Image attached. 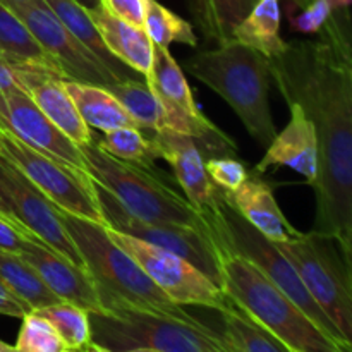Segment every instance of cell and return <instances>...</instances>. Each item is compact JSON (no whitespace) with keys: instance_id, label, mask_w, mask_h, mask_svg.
Returning <instances> with one entry per match:
<instances>
[{"instance_id":"ffe728a7","label":"cell","mask_w":352,"mask_h":352,"mask_svg":"<svg viewBox=\"0 0 352 352\" xmlns=\"http://www.w3.org/2000/svg\"><path fill=\"white\" fill-rule=\"evenodd\" d=\"M28 95L40 107L41 112L78 146H86L95 140L91 127L82 120L64 86V78L45 74L28 86Z\"/></svg>"},{"instance_id":"5b68a950","label":"cell","mask_w":352,"mask_h":352,"mask_svg":"<svg viewBox=\"0 0 352 352\" xmlns=\"http://www.w3.org/2000/svg\"><path fill=\"white\" fill-rule=\"evenodd\" d=\"M91 351L227 352L222 332L196 318L182 320L129 306L89 313Z\"/></svg>"},{"instance_id":"836d02e7","label":"cell","mask_w":352,"mask_h":352,"mask_svg":"<svg viewBox=\"0 0 352 352\" xmlns=\"http://www.w3.org/2000/svg\"><path fill=\"white\" fill-rule=\"evenodd\" d=\"M54 74L65 79V74L58 67L34 62H23L0 54V93L23 89L28 93V86L40 76Z\"/></svg>"},{"instance_id":"484cf974","label":"cell","mask_w":352,"mask_h":352,"mask_svg":"<svg viewBox=\"0 0 352 352\" xmlns=\"http://www.w3.org/2000/svg\"><path fill=\"white\" fill-rule=\"evenodd\" d=\"M254 3L256 0H189V10L203 38L219 45L232 38L236 24Z\"/></svg>"},{"instance_id":"74e56055","label":"cell","mask_w":352,"mask_h":352,"mask_svg":"<svg viewBox=\"0 0 352 352\" xmlns=\"http://www.w3.org/2000/svg\"><path fill=\"white\" fill-rule=\"evenodd\" d=\"M31 232L23 226L10 222L6 217H0V250L17 253L26 248Z\"/></svg>"},{"instance_id":"ab89813d","label":"cell","mask_w":352,"mask_h":352,"mask_svg":"<svg viewBox=\"0 0 352 352\" xmlns=\"http://www.w3.org/2000/svg\"><path fill=\"white\" fill-rule=\"evenodd\" d=\"M0 217H6V219L10 220V222H14V223H17V226H21V223L17 222L16 215H14L12 208H10L9 199H7L6 195H3L2 188H0ZM23 227H24V226H23ZM24 229H26V227H24Z\"/></svg>"},{"instance_id":"8fae6325","label":"cell","mask_w":352,"mask_h":352,"mask_svg":"<svg viewBox=\"0 0 352 352\" xmlns=\"http://www.w3.org/2000/svg\"><path fill=\"white\" fill-rule=\"evenodd\" d=\"M109 236L129 253L148 277L179 306H205L222 311L227 294L192 263L172 251L107 227Z\"/></svg>"},{"instance_id":"7bdbcfd3","label":"cell","mask_w":352,"mask_h":352,"mask_svg":"<svg viewBox=\"0 0 352 352\" xmlns=\"http://www.w3.org/2000/svg\"><path fill=\"white\" fill-rule=\"evenodd\" d=\"M292 2H294V6L298 7V9H302V7L308 6V3L311 2V0H292Z\"/></svg>"},{"instance_id":"ac0fdd59","label":"cell","mask_w":352,"mask_h":352,"mask_svg":"<svg viewBox=\"0 0 352 352\" xmlns=\"http://www.w3.org/2000/svg\"><path fill=\"white\" fill-rule=\"evenodd\" d=\"M222 198L258 232L274 243H284L301 234L291 226L275 199L274 188L261 175H250L236 191L222 192Z\"/></svg>"},{"instance_id":"d590c367","label":"cell","mask_w":352,"mask_h":352,"mask_svg":"<svg viewBox=\"0 0 352 352\" xmlns=\"http://www.w3.org/2000/svg\"><path fill=\"white\" fill-rule=\"evenodd\" d=\"M206 172L222 192H232L250 177L248 167L236 157H212L205 160Z\"/></svg>"},{"instance_id":"e0dca14e","label":"cell","mask_w":352,"mask_h":352,"mask_svg":"<svg viewBox=\"0 0 352 352\" xmlns=\"http://www.w3.org/2000/svg\"><path fill=\"white\" fill-rule=\"evenodd\" d=\"M291 119L282 133L275 134L267 146L260 164L254 167V175L280 167H289L301 174L309 186L315 182L318 174V141L315 126L306 117L298 103H289Z\"/></svg>"},{"instance_id":"ee69618b","label":"cell","mask_w":352,"mask_h":352,"mask_svg":"<svg viewBox=\"0 0 352 352\" xmlns=\"http://www.w3.org/2000/svg\"><path fill=\"white\" fill-rule=\"evenodd\" d=\"M12 2H19V3H28V2H33V0H12Z\"/></svg>"},{"instance_id":"1f68e13d","label":"cell","mask_w":352,"mask_h":352,"mask_svg":"<svg viewBox=\"0 0 352 352\" xmlns=\"http://www.w3.org/2000/svg\"><path fill=\"white\" fill-rule=\"evenodd\" d=\"M95 143L112 157L131 162V164L143 165V167H153V162L157 158L151 140L144 136L140 127L136 126L105 131L102 140H95Z\"/></svg>"},{"instance_id":"4fadbf2b","label":"cell","mask_w":352,"mask_h":352,"mask_svg":"<svg viewBox=\"0 0 352 352\" xmlns=\"http://www.w3.org/2000/svg\"><path fill=\"white\" fill-rule=\"evenodd\" d=\"M0 188L21 226L69 261L85 268L81 253L65 229L60 210L3 157H0Z\"/></svg>"},{"instance_id":"9c48e42d","label":"cell","mask_w":352,"mask_h":352,"mask_svg":"<svg viewBox=\"0 0 352 352\" xmlns=\"http://www.w3.org/2000/svg\"><path fill=\"white\" fill-rule=\"evenodd\" d=\"M0 157L9 160L60 212L107 227L95 181L60 160L47 157L0 131Z\"/></svg>"},{"instance_id":"52a82bcc","label":"cell","mask_w":352,"mask_h":352,"mask_svg":"<svg viewBox=\"0 0 352 352\" xmlns=\"http://www.w3.org/2000/svg\"><path fill=\"white\" fill-rule=\"evenodd\" d=\"M205 217L223 250L241 254L251 263L256 265L292 302H296L316 323V327L323 333H327L342 349V352L352 351V344L344 340L336 325L330 322L325 311L320 308L318 302L309 294L305 282L299 277L298 270L278 250L277 244L265 237L261 232H258L248 220H244L222 198V192H220V201L217 208L206 213Z\"/></svg>"},{"instance_id":"44dd1931","label":"cell","mask_w":352,"mask_h":352,"mask_svg":"<svg viewBox=\"0 0 352 352\" xmlns=\"http://www.w3.org/2000/svg\"><path fill=\"white\" fill-rule=\"evenodd\" d=\"M64 86L78 112L81 113L82 120L91 129L105 133L117 127L136 126L133 117L126 112L119 100L105 86L71 81V79H64Z\"/></svg>"},{"instance_id":"7a4b0ae2","label":"cell","mask_w":352,"mask_h":352,"mask_svg":"<svg viewBox=\"0 0 352 352\" xmlns=\"http://www.w3.org/2000/svg\"><path fill=\"white\" fill-rule=\"evenodd\" d=\"M184 67L226 100L256 143L270 144L277 127L268 100L270 67L263 54L230 38L212 50L196 52L186 58Z\"/></svg>"},{"instance_id":"9a60e30c","label":"cell","mask_w":352,"mask_h":352,"mask_svg":"<svg viewBox=\"0 0 352 352\" xmlns=\"http://www.w3.org/2000/svg\"><path fill=\"white\" fill-rule=\"evenodd\" d=\"M157 158H164L174 170L186 199L203 215L213 212L220 201V189L210 179L205 155L196 141L184 134L162 129L150 138Z\"/></svg>"},{"instance_id":"603a6c76","label":"cell","mask_w":352,"mask_h":352,"mask_svg":"<svg viewBox=\"0 0 352 352\" xmlns=\"http://www.w3.org/2000/svg\"><path fill=\"white\" fill-rule=\"evenodd\" d=\"M280 19L278 0H256L253 9L236 24L232 38L272 58L284 52L287 45L280 36Z\"/></svg>"},{"instance_id":"b9f144b4","label":"cell","mask_w":352,"mask_h":352,"mask_svg":"<svg viewBox=\"0 0 352 352\" xmlns=\"http://www.w3.org/2000/svg\"><path fill=\"white\" fill-rule=\"evenodd\" d=\"M9 351H14V346H10V344H6L0 340V352H9Z\"/></svg>"},{"instance_id":"60d3db41","label":"cell","mask_w":352,"mask_h":352,"mask_svg":"<svg viewBox=\"0 0 352 352\" xmlns=\"http://www.w3.org/2000/svg\"><path fill=\"white\" fill-rule=\"evenodd\" d=\"M78 2L81 3L82 7H86V9H88V10L95 9V7L100 6V0H78Z\"/></svg>"},{"instance_id":"d6a6232c","label":"cell","mask_w":352,"mask_h":352,"mask_svg":"<svg viewBox=\"0 0 352 352\" xmlns=\"http://www.w3.org/2000/svg\"><path fill=\"white\" fill-rule=\"evenodd\" d=\"M14 351L21 352H65L64 342L60 340L54 327L34 311L28 313L23 318Z\"/></svg>"},{"instance_id":"e575fe53","label":"cell","mask_w":352,"mask_h":352,"mask_svg":"<svg viewBox=\"0 0 352 352\" xmlns=\"http://www.w3.org/2000/svg\"><path fill=\"white\" fill-rule=\"evenodd\" d=\"M349 2L351 0H311L299 14H289L291 28L301 34H316L325 26L336 9L349 6Z\"/></svg>"},{"instance_id":"30bf717a","label":"cell","mask_w":352,"mask_h":352,"mask_svg":"<svg viewBox=\"0 0 352 352\" xmlns=\"http://www.w3.org/2000/svg\"><path fill=\"white\" fill-rule=\"evenodd\" d=\"M95 186L100 206H102V212L107 220V227L179 254L222 289L223 250L212 229L144 222L127 212L109 191L100 188L96 182Z\"/></svg>"},{"instance_id":"f1b7e54d","label":"cell","mask_w":352,"mask_h":352,"mask_svg":"<svg viewBox=\"0 0 352 352\" xmlns=\"http://www.w3.org/2000/svg\"><path fill=\"white\" fill-rule=\"evenodd\" d=\"M0 54L16 60L58 67L57 62L41 48L21 17L2 0H0Z\"/></svg>"},{"instance_id":"cb8c5ba5","label":"cell","mask_w":352,"mask_h":352,"mask_svg":"<svg viewBox=\"0 0 352 352\" xmlns=\"http://www.w3.org/2000/svg\"><path fill=\"white\" fill-rule=\"evenodd\" d=\"M144 78L164 105L175 107V109L182 110L189 116H205L196 103L195 96H192L181 65L177 64L174 55L168 52V47L155 45L151 71Z\"/></svg>"},{"instance_id":"f546056e","label":"cell","mask_w":352,"mask_h":352,"mask_svg":"<svg viewBox=\"0 0 352 352\" xmlns=\"http://www.w3.org/2000/svg\"><path fill=\"white\" fill-rule=\"evenodd\" d=\"M34 313L43 316L54 327L64 342L65 351H91L89 311L85 308L67 301H58L34 309Z\"/></svg>"},{"instance_id":"4316f807","label":"cell","mask_w":352,"mask_h":352,"mask_svg":"<svg viewBox=\"0 0 352 352\" xmlns=\"http://www.w3.org/2000/svg\"><path fill=\"white\" fill-rule=\"evenodd\" d=\"M133 117L140 129H150L153 133L165 129V110L157 93L151 89L146 79L136 78L120 79L105 86Z\"/></svg>"},{"instance_id":"2e32d148","label":"cell","mask_w":352,"mask_h":352,"mask_svg":"<svg viewBox=\"0 0 352 352\" xmlns=\"http://www.w3.org/2000/svg\"><path fill=\"white\" fill-rule=\"evenodd\" d=\"M21 256L36 270L41 280L60 301L72 302L86 311H102L95 282L88 270L78 267L31 234Z\"/></svg>"},{"instance_id":"5bb4252c","label":"cell","mask_w":352,"mask_h":352,"mask_svg":"<svg viewBox=\"0 0 352 352\" xmlns=\"http://www.w3.org/2000/svg\"><path fill=\"white\" fill-rule=\"evenodd\" d=\"M0 131L47 157L88 172L81 146L69 140L23 89L0 93Z\"/></svg>"},{"instance_id":"3957f363","label":"cell","mask_w":352,"mask_h":352,"mask_svg":"<svg viewBox=\"0 0 352 352\" xmlns=\"http://www.w3.org/2000/svg\"><path fill=\"white\" fill-rule=\"evenodd\" d=\"M62 213V220L81 253L85 268L91 275L102 308L129 306L182 320H192L184 308L175 305L107 232L105 226L88 219Z\"/></svg>"},{"instance_id":"4dcf8cb0","label":"cell","mask_w":352,"mask_h":352,"mask_svg":"<svg viewBox=\"0 0 352 352\" xmlns=\"http://www.w3.org/2000/svg\"><path fill=\"white\" fill-rule=\"evenodd\" d=\"M144 30L153 45L168 47L170 43H182L192 48L198 47V34L195 33L192 24L162 6L158 0H148Z\"/></svg>"},{"instance_id":"6da1fadb","label":"cell","mask_w":352,"mask_h":352,"mask_svg":"<svg viewBox=\"0 0 352 352\" xmlns=\"http://www.w3.org/2000/svg\"><path fill=\"white\" fill-rule=\"evenodd\" d=\"M316 40L287 41L268 58L270 78L315 126L318 174L311 184L313 229L336 237L352 256V45L349 6L339 7Z\"/></svg>"},{"instance_id":"d6986e66","label":"cell","mask_w":352,"mask_h":352,"mask_svg":"<svg viewBox=\"0 0 352 352\" xmlns=\"http://www.w3.org/2000/svg\"><path fill=\"white\" fill-rule=\"evenodd\" d=\"M89 14L110 54L138 74L148 76L153 64L155 45L146 30L112 16L102 6L91 9Z\"/></svg>"},{"instance_id":"8992f818","label":"cell","mask_w":352,"mask_h":352,"mask_svg":"<svg viewBox=\"0 0 352 352\" xmlns=\"http://www.w3.org/2000/svg\"><path fill=\"white\" fill-rule=\"evenodd\" d=\"M81 151L93 181L138 219L212 229L206 217L170 188L153 167L119 160L103 151L95 140L81 146Z\"/></svg>"},{"instance_id":"f35d334b","label":"cell","mask_w":352,"mask_h":352,"mask_svg":"<svg viewBox=\"0 0 352 352\" xmlns=\"http://www.w3.org/2000/svg\"><path fill=\"white\" fill-rule=\"evenodd\" d=\"M31 313V308L24 301H21L10 289L0 280V315L10 316V318H23L24 315Z\"/></svg>"},{"instance_id":"277c9868","label":"cell","mask_w":352,"mask_h":352,"mask_svg":"<svg viewBox=\"0 0 352 352\" xmlns=\"http://www.w3.org/2000/svg\"><path fill=\"white\" fill-rule=\"evenodd\" d=\"M222 291L289 352H342L256 265L227 250L222 253Z\"/></svg>"},{"instance_id":"ba28073f","label":"cell","mask_w":352,"mask_h":352,"mask_svg":"<svg viewBox=\"0 0 352 352\" xmlns=\"http://www.w3.org/2000/svg\"><path fill=\"white\" fill-rule=\"evenodd\" d=\"M275 244L344 340L352 344V256L336 237L316 230Z\"/></svg>"},{"instance_id":"8d00e7d4","label":"cell","mask_w":352,"mask_h":352,"mask_svg":"<svg viewBox=\"0 0 352 352\" xmlns=\"http://www.w3.org/2000/svg\"><path fill=\"white\" fill-rule=\"evenodd\" d=\"M100 6L126 23L144 28L148 0H100Z\"/></svg>"},{"instance_id":"d4e9b609","label":"cell","mask_w":352,"mask_h":352,"mask_svg":"<svg viewBox=\"0 0 352 352\" xmlns=\"http://www.w3.org/2000/svg\"><path fill=\"white\" fill-rule=\"evenodd\" d=\"M223 316V342L227 352H289L287 347L263 329L251 315L227 296Z\"/></svg>"},{"instance_id":"7c38bea8","label":"cell","mask_w":352,"mask_h":352,"mask_svg":"<svg viewBox=\"0 0 352 352\" xmlns=\"http://www.w3.org/2000/svg\"><path fill=\"white\" fill-rule=\"evenodd\" d=\"M7 7L21 17L38 43L54 58L71 81L89 82V85L109 86L119 81L98 57L91 54L64 24L45 0H33L28 3L2 0Z\"/></svg>"},{"instance_id":"7402d4cb","label":"cell","mask_w":352,"mask_h":352,"mask_svg":"<svg viewBox=\"0 0 352 352\" xmlns=\"http://www.w3.org/2000/svg\"><path fill=\"white\" fill-rule=\"evenodd\" d=\"M48 7L54 10L55 16L60 19V23L91 52L95 57H98L102 60V64L116 76L117 79H127L134 78L133 69H129L127 65H124L122 62L117 60L112 54L109 52V48L103 43L102 36H100L98 30H96L95 23H93V17L89 14V10L86 7H82L78 0H45Z\"/></svg>"},{"instance_id":"83f0119b","label":"cell","mask_w":352,"mask_h":352,"mask_svg":"<svg viewBox=\"0 0 352 352\" xmlns=\"http://www.w3.org/2000/svg\"><path fill=\"white\" fill-rule=\"evenodd\" d=\"M0 280L10 289L12 294L26 302L31 311L60 301L45 285L36 270L17 253L0 250Z\"/></svg>"}]
</instances>
